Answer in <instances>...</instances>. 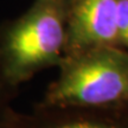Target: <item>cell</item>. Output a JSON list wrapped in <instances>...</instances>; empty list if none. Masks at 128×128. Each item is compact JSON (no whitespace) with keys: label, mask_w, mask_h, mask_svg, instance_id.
<instances>
[{"label":"cell","mask_w":128,"mask_h":128,"mask_svg":"<svg viewBox=\"0 0 128 128\" xmlns=\"http://www.w3.org/2000/svg\"><path fill=\"white\" fill-rule=\"evenodd\" d=\"M51 1H55V2H58V4L63 5V6H68V4L70 2V0H51Z\"/></svg>","instance_id":"obj_7"},{"label":"cell","mask_w":128,"mask_h":128,"mask_svg":"<svg viewBox=\"0 0 128 128\" xmlns=\"http://www.w3.org/2000/svg\"><path fill=\"white\" fill-rule=\"evenodd\" d=\"M116 46L128 51V0H118Z\"/></svg>","instance_id":"obj_6"},{"label":"cell","mask_w":128,"mask_h":128,"mask_svg":"<svg viewBox=\"0 0 128 128\" xmlns=\"http://www.w3.org/2000/svg\"><path fill=\"white\" fill-rule=\"evenodd\" d=\"M17 92L18 88L12 86L0 70V128H7L10 118L14 112L11 103Z\"/></svg>","instance_id":"obj_5"},{"label":"cell","mask_w":128,"mask_h":128,"mask_svg":"<svg viewBox=\"0 0 128 128\" xmlns=\"http://www.w3.org/2000/svg\"><path fill=\"white\" fill-rule=\"evenodd\" d=\"M38 104L128 109V51L101 46L66 55Z\"/></svg>","instance_id":"obj_2"},{"label":"cell","mask_w":128,"mask_h":128,"mask_svg":"<svg viewBox=\"0 0 128 128\" xmlns=\"http://www.w3.org/2000/svg\"><path fill=\"white\" fill-rule=\"evenodd\" d=\"M66 49V7L34 0L18 18L0 25V70L12 86L58 66Z\"/></svg>","instance_id":"obj_1"},{"label":"cell","mask_w":128,"mask_h":128,"mask_svg":"<svg viewBox=\"0 0 128 128\" xmlns=\"http://www.w3.org/2000/svg\"><path fill=\"white\" fill-rule=\"evenodd\" d=\"M7 128H128V109L52 107L37 103L26 114L14 110Z\"/></svg>","instance_id":"obj_4"},{"label":"cell","mask_w":128,"mask_h":128,"mask_svg":"<svg viewBox=\"0 0 128 128\" xmlns=\"http://www.w3.org/2000/svg\"><path fill=\"white\" fill-rule=\"evenodd\" d=\"M118 0H70L66 6L65 56L116 46Z\"/></svg>","instance_id":"obj_3"}]
</instances>
